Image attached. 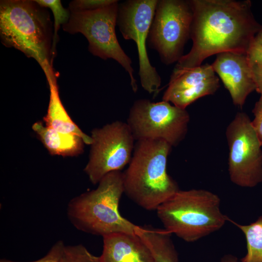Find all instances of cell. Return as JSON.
<instances>
[{
    "instance_id": "obj_1",
    "label": "cell",
    "mask_w": 262,
    "mask_h": 262,
    "mask_svg": "<svg viewBox=\"0 0 262 262\" xmlns=\"http://www.w3.org/2000/svg\"><path fill=\"white\" fill-rule=\"evenodd\" d=\"M191 49L175 67L193 68L212 55L225 52L247 53L255 26L248 1L192 0Z\"/></svg>"
},
{
    "instance_id": "obj_2",
    "label": "cell",
    "mask_w": 262,
    "mask_h": 262,
    "mask_svg": "<svg viewBox=\"0 0 262 262\" xmlns=\"http://www.w3.org/2000/svg\"><path fill=\"white\" fill-rule=\"evenodd\" d=\"M52 29L47 8L40 6L35 0H0L1 43L35 59L47 79L57 77L52 66Z\"/></svg>"
},
{
    "instance_id": "obj_3",
    "label": "cell",
    "mask_w": 262,
    "mask_h": 262,
    "mask_svg": "<svg viewBox=\"0 0 262 262\" xmlns=\"http://www.w3.org/2000/svg\"><path fill=\"white\" fill-rule=\"evenodd\" d=\"M172 147L161 139L136 141L129 166L123 172L124 193L146 210L156 211L180 190L167 172Z\"/></svg>"
},
{
    "instance_id": "obj_4",
    "label": "cell",
    "mask_w": 262,
    "mask_h": 262,
    "mask_svg": "<svg viewBox=\"0 0 262 262\" xmlns=\"http://www.w3.org/2000/svg\"><path fill=\"white\" fill-rule=\"evenodd\" d=\"M98 184L96 189L69 201L67 215L73 226L82 232L102 237L115 233H136L139 226L123 217L119 211L124 193L123 172H110Z\"/></svg>"
},
{
    "instance_id": "obj_5",
    "label": "cell",
    "mask_w": 262,
    "mask_h": 262,
    "mask_svg": "<svg viewBox=\"0 0 262 262\" xmlns=\"http://www.w3.org/2000/svg\"><path fill=\"white\" fill-rule=\"evenodd\" d=\"M216 194L205 189L179 190L156 210L165 229L194 242L221 229L229 220Z\"/></svg>"
},
{
    "instance_id": "obj_6",
    "label": "cell",
    "mask_w": 262,
    "mask_h": 262,
    "mask_svg": "<svg viewBox=\"0 0 262 262\" xmlns=\"http://www.w3.org/2000/svg\"><path fill=\"white\" fill-rule=\"evenodd\" d=\"M118 0L98 9L70 12L63 29L70 34L82 33L88 41V50L102 59L112 58L128 72L133 91L137 90L131 58L121 47L116 36L115 27L118 12Z\"/></svg>"
},
{
    "instance_id": "obj_7",
    "label": "cell",
    "mask_w": 262,
    "mask_h": 262,
    "mask_svg": "<svg viewBox=\"0 0 262 262\" xmlns=\"http://www.w3.org/2000/svg\"><path fill=\"white\" fill-rule=\"evenodd\" d=\"M190 119L186 109L168 102L139 99L131 108L127 123L135 140L161 139L173 147L185 138Z\"/></svg>"
},
{
    "instance_id": "obj_8",
    "label": "cell",
    "mask_w": 262,
    "mask_h": 262,
    "mask_svg": "<svg viewBox=\"0 0 262 262\" xmlns=\"http://www.w3.org/2000/svg\"><path fill=\"white\" fill-rule=\"evenodd\" d=\"M228 172L231 181L242 187L262 182V145L248 115L238 112L228 126Z\"/></svg>"
},
{
    "instance_id": "obj_9",
    "label": "cell",
    "mask_w": 262,
    "mask_h": 262,
    "mask_svg": "<svg viewBox=\"0 0 262 262\" xmlns=\"http://www.w3.org/2000/svg\"><path fill=\"white\" fill-rule=\"evenodd\" d=\"M193 12L190 0H160L148 34L149 45L165 65L178 62L190 37Z\"/></svg>"
},
{
    "instance_id": "obj_10",
    "label": "cell",
    "mask_w": 262,
    "mask_h": 262,
    "mask_svg": "<svg viewBox=\"0 0 262 262\" xmlns=\"http://www.w3.org/2000/svg\"><path fill=\"white\" fill-rule=\"evenodd\" d=\"M92 142L84 171L98 183L107 174L121 171L131 159L135 139L127 123L115 121L91 131Z\"/></svg>"
},
{
    "instance_id": "obj_11",
    "label": "cell",
    "mask_w": 262,
    "mask_h": 262,
    "mask_svg": "<svg viewBox=\"0 0 262 262\" xmlns=\"http://www.w3.org/2000/svg\"><path fill=\"white\" fill-rule=\"evenodd\" d=\"M157 0H130L118 6L117 23L123 37L132 40L137 46L142 87L149 94L160 90L161 78L150 64L146 49V40L158 3Z\"/></svg>"
},
{
    "instance_id": "obj_12",
    "label": "cell",
    "mask_w": 262,
    "mask_h": 262,
    "mask_svg": "<svg viewBox=\"0 0 262 262\" xmlns=\"http://www.w3.org/2000/svg\"><path fill=\"white\" fill-rule=\"evenodd\" d=\"M219 79L211 65L193 68L175 67L163 100L179 108H186L198 98L213 94L219 87Z\"/></svg>"
},
{
    "instance_id": "obj_13",
    "label": "cell",
    "mask_w": 262,
    "mask_h": 262,
    "mask_svg": "<svg viewBox=\"0 0 262 262\" xmlns=\"http://www.w3.org/2000/svg\"><path fill=\"white\" fill-rule=\"evenodd\" d=\"M211 65L229 91L233 104L242 108L248 95L256 89L247 53H220Z\"/></svg>"
},
{
    "instance_id": "obj_14",
    "label": "cell",
    "mask_w": 262,
    "mask_h": 262,
    "mask_svg": "<svg viewBox=\"0 0 262 262\" xmlns=\"http://www.w3.org/2000/svg\"><path fill=\"white\" fill-rule=\"evenodd\" d=\"M103 237L101 262H158L137 233H115Z\"/></svg>"
},
{
    "instance_id": "obj_15",
    "label": "cell",
    "mask_w": 262,
    "mask_h": 262,
    "mask_svg": "<svg viewBox=\"0 0 262 262\" xmlns=\"http://www.w3.org/2000/svg\"><path fill=\"white\" fill-rule=\"evenodd\" d=\"M50 91L47 113L44 117L46 126L59 132L80 137L84 143L91 145V136L84 133L72 121L67 113L60 99L57 77L47 79Z\"/></svg>"
},
{
    "instance_id": "obj_16",
    "label": "cell",
    "mask_w": 262,
    "mask_h": 262,
    "mask_svg": "<svg viewBox=\"0 0 262 262\" xmlns=\"http://www.w3.org/2000/svg\"><path fill=\"white\" fill-rule=\"evenodd\" d=\"M32 128L52 155L72 156L79 155L83 151L85 143L77 135L62 133L45 126L41 122L35 123Z\"/></svg>"
},
{
    "instance_id": "obj_17",
    "label": "cell",
    "mask_w": 262,
    "mask_h": 262,
    "mask_svg": "<svg viewBox=\"0 0 262 262\" xmlns=\"http://www.w3.org/2000/svg\"><path fill=\"white\" fill-rule=\"evenodd\" d=\"M136 232L149 246L158 262H179L172 234L166 229L139 226Z\"/></svg>"
},
{
    "instance_id": "obj_18",
    "label": "cell",
    "mask_w": 262,
    "mask_h": 262,
    "mask_svg": "<svg viewBox=\"0 0 262 262\" xmlns=\"http://www.w3.org/2000/svg\"><path fill=\"white\" fill-rule=\"evenodd\" d=\"M244 233L246 242V253L242 262H262V216L249 225L233 222Z\"/></svg>"
},
{
    "instance_id": "obj_19",
    "label": "cell",
    "mask_w": 262,
    "mask_h": 262,
    "mask_svg": "<svg viewBox=\"0 0 262 262\" xmlns=\"http://www.w3.org/2000/svg\"><path fill=\"white\" fill-rule=\"evenodd\" d=\"M40 6L49 8L51 10L54 16L53 35L52 40V59L55 57L56 44L58 41V31L61 25L67 23L70 16V11L65 8L59 0H35Z\"/></svg>"
},
{
    "instance_id": "obj_20",
    "label": "cell",
    "mask_w": 262,
    "mask_h": 262,
    "mask_svg": "<svg viewBox=\"0 0 262 262\" xmlns=\"http://www.w3.org/2000/svg\"><path fill=\"white\" fill-rule=\"evenodd\" d=\"M58 262H101L99 256L89 251L82 245L64 246Z\"/></svg>"
},
{
    "instance_id": "obj_21",
    "label": "cell",
    "mask_w": 262,
    "mask_h": 262,
    "mask_svg": "<svg viewBox=\"0 0 262 262\" xmlns=\"http://www.w3.org/2000/svg\"><path fill=\"white\" fill-rule=\"evenodd\" d=\"M116 0H75L68 6L70 12L91 11L101 8L114 3Z\"/></svg>"
},
{
    "instance_id": "obj_22",
    "label": "cell",
    "mask_w": 262,
    "mask_h": 262,
    "mask_svg": "<svg viewBox=\"0 0 262 262\" xmlns=\"http://www.w3.org/2000/svg\"><path fill=\"white\" fill-rule=\"evenodd\" d=\"M247 56L251 66H262V31L254 37Z\"/></svg>"
},
{
    "instance_id": "obj_23",
    "label": "cell",
    "mask_w": 262,
    "mask_h": 262,
    "mask_svg": "<svg viewBox=\"0 0 262 262\" xmlns=\"http://www.w3.org/2000/svg\"><path fill=\"white\" fill-rule=\"evenodd\" d=\"M65 245L62 240L56 242L50 248L48 253L41 258L31 262H58L62 253ZM0 262H16L8 259H2Z\"/></svg>"
},
{
    "instance_id": "obj_24",
    "label": "cell",
    "mask_w": 262,
    "mask_h": 262,
    "mask_svg": "<svg viewBox=\"0 0 262 262\" xmlns=\"http://www.w3.org/2000/svg\"><path fill=\"white\" fill-rule=\"evenodd\" d=\"M252 112L254 117L251 123L262 145V94L255 103Z\"/></svg>"
},
{
    "instance_id": "obj_25",
    "label": "cell",
    "mask_w": 262,
    "mask_h": 262,
    "mask_svg": "<svg viewBox=\"0 0 262 262\" xmlns=\"http://www.w3.org/2000/svg\"><path fill=\"white\" fill-rule=\"evenodd\" d=\"M256 91L262 94V66H251Z\"/></svg>"
},
{
    "instance_id": "obj_26",
    "label": "cell",
    "mask_w": 262,
    "mask_h": 262,
    "mask_svg": "<svg viewBox=\"0 0 262 262\" xmlns=\"http://www.w3.org/2000/svg\"><path fill=\"white\" fill-rule=\"evenodd\" d=\"M220 262H242L239 261L237 258L232 255L228 254L224 256Z\"/></svg>"
}]
</instances>
